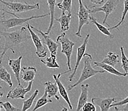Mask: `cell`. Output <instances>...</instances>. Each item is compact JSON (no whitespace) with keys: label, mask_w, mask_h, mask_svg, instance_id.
<instances>
[{"label":"cell","mask_w":128,"mask_h":111,"mask_svg":"<svg viewBox=\"0 0 128 111\" xmlns=\"http://www.w3.org/2000/svg\"><path fill=\"white\" fill-rule=\"evenodd\" d=\"M6 57L8 58L9 67L11 68L12 71L14 74L17 83H18V85H21L20 77V72H21V62L23 57L20 55L16 59H11L7 55H6Z\"/></svg>","instance_id":"obj_12"},{"label":"cell","mask_w":128,"mask_h":111,"mask_svg":"<svg viewBox=\"0 0 128 111\" xmlns=\"http://www.w3.org/2000/svg\"><path fill=\"white\" fill-rule=\"evenodd\" d=\"M90 22L91 23H92L94 25L96 26V28H98V30L100 32H102L103 34H104V35L108 37L109 38L112 39L114 38V35L110 32L109 28L105 27L103 24H100V23H98L97 19H96L94 16H90Z\"/></svg>","instance_id":"obj_21"},{"label":"cell","mask_w":128,"mask_h":111,"mask_svg":"<svg viewBox=\"0 0 128 111\" xmlns=\"http://www.w3.org/2000/svg\"><path fill=\"white\" fill-rule=\"evenodd\" d=\"M92 60V57L90 54L87 53L85 55V60L84 62V67L82 69V73L79 77L78 80H77L76 83H75L73 85H68V91H72L73 88L76 87L78 85L82 84L86 80L91 78L96 75L98 73H104L106 72L104 70L103 71H98V70L94 69L91 66V60Z\"/></svg>","instance_id":"obj_2"},{"label":"cell","mask_w":128,"mask_h":111,"mask_svg":"<svg viewBox=\"0 0 128 111\" xmlns=\"http://www.w3.org/2000/svg\"><path fill=\"white\" fill-rule=\"evenodd\" d=\"M38 93H39V90L36 89L34 91V93H32L29 98L27 99L26 100L23 101V105H22V110L26 111L30 109L32 106V103H34V100H35L36 97L38 96Z\"/></svg>","instance_id":"obj_26"},{"label":"cell","mask_w":128,"mask_h":111,"mask_svg":"<svg viewBox=\"0 0 128 111\" xmlns=\"http://www.w3.org/2000/svg\"><path fill=\"white\" fill-rule=\"evenodd\" d=\"M2 80H0V89H2Z\"/></svg>","instance_id":"obj_38"},{"label":"cell","mask_w":128,"mask_h":111,"mask_svg":"<svg viewBox=\"0 0 128 111\" xmlns=\"http://www.w3.org/2000/svg\"><path fill=\"white\" fill-rule=\"evenodd\" d=\"M46 2H47V5L48 6L50 19L49 26H48V29H47V30H46L45 33L46 34H49V33L50 32L51 30H52V27H53L54 23V19H55L54 14H55V8L57 3L56 0H46Z\"/></svg>","instance_id":"obj_20"},{"label":"cell","mask_w":128,"mask_h":111,"mask_svg":"<svg viewBox=\"0 0 128 111\" xmlns=\"http://www.w3.org/2000/svg\"><path fill=\"white\" fill-rule=\"evenodd\" d=\"M89 87H90V86L89 84H82L80 86L81 92H80V96H79L78 100L77 106H76V111L81 110L85 103L88 101Z\"/></svg>","instance_id":"obj_15"},{"label":"cell","mask_w":128,"mask_h":111,"mask_svg":"<svg viewBox=\"0 0 128 111\" xmlns=\"http://www.w3.org/2000/svg\"><path fill=\"white\" fill-rule=\"evenodd\" d=\"M28 30L26 27H22L20 30L14 31L0 30V35L4 39L3 52L0 55V62H2L3 57L8 50H11L13 53H15L16 48L18 47L22 43L31 39V35L28 33Z\"/></svg>","instance_id":"obj_1"},{"label":"cell","mask_w":128,"mask_h":111,"mask_svg":"<svg viewBox=\"0 0 128 111\" xmlns=\"http://www.w3.org/2000/svg\"><path fill=\"white\" fill-rule=\"evenodd\" d=\"M52 100H51L50 98L48 96V94H47V93L45 91L44 93V95L40 98L38 100L36 101L35 104V106H34V108L32 109L33 111H35L36 110H38V108H41V107H44V105H45L46 104L49 103H52Z\"/></svg>","instance_id":"obj_25"},{"label":"cell","mask_w":128,"mask_h":111,"mask_svg":"<svg viewBox=\"0 0 128 111\" xmlns=\"http://www.w3.org/2000/svg\"><path fill=\"white\" fill-rule=\"evenodd\" d=\"M72 2L73 0H62V2L57 3L56 6L62 12H68V14H72Z\"/></svg>","instance_id":"obj_27"},{"label":"cell","mask_w":128,"mask_h":111,"mask_svg":"<svg viewBox=\"0 0 128 111\" xmlns=\"http://www.w3.org/2000/svg\"><path fill=\"white\" fill-rule=\"evenodd\" d=\"M102 62L109 64L110 66H115L119 62V56L114 52H109L107 55L103 58Z\"/></svg>","instance_id":"obj_23"},{"label":"cell","mask_w":128,"mask_h":111,"mask_svg":"<svg viewBox=\"0 0 128 111\" xmlns=\"http://www.w3.org/2000/svg\"><path fill=\"white\" fill-rule=\"evenodd\" d=\"M90 2L94 3V4L96 5H102V3H103L104 0H89Z\"/></svg>","instance_id":"obj_33"},{"label":"cell","mask_w":128,"mask_h":111,"mask_svg":"<svg viewBox=\"0 0 128 111\" xmlns=\"http://www.w3.org/2000/svg\"><path fill=\"white\" fill-rule=\"evenodd\" d=\"M82 110L83 111H96V108L92 102H87L83 106Z\"/></svg>","instance_id":"obj_32"},{"label":"cell","mask_w":128,"mask_h":111,"mask_svg":"<svg viewBox=\"0 0 128 111\" xmlns=\"http://www.w3.org/2000/svg\"><path fill=\"white\" fill-rule=\"evenodd\" d=\"M117 100L115 98H101L99 97H94L91 100L92 102L100 107L101 111H108L111 108V105L113 102L116 101Z\"/></svg>","instance_id":"obj_13"},{"label":"cell","mask_w":128,"mask_h":111,"mask_svg":"<svg viewBox=\"0 0 128 111\" xmlns=\"http://www.w3.org/2000/svg\"><path fill=\"white\" fill-rule=\"evenodd\" d=\"M48 16H50L49 13L40 15V16H31L26 18H20L18 17H15L14 18H10L8 19H0V30L7 31L8 30L12 28L20 26L24 24H26L29 21L33 19L42 18V17H45Z\"/></svg>","instance_id":"obj_4"},{"label":"cell","mask_w":128,"mask_h":111,"mask_svg":"<svg viewBox=\"0 0 128 111\" xmlns=\"http://www.w3.org/2000/svg\"><path fill=\"white\" fill-rule=\"evenodd\" d=\"M90 37V34H87L86 38L84 39V40L83 43L80 46L77 48V51H76V62H75V67L73 69V73L72 75L68 77V80L70 82H72L73 80V78L75 77V74L76 73V71H77V69L78 67L79 64H80V62L82 60V59L84 57H85L87 53H86V48H87V45L88 44V41H89V39Z\"/></svg>","instance_id":"obj_9"},{"label":"cell","mask_w":128,"mask_h":111,"mask_svg":"<svg viewBox=\"0 0 128 111\" xmlns=\"http://www.w3.org/2000/svg\"><path fill=\"white\" fill-rule=\"evenodd\" d=\"M78 10L76 13L78 19V26L77 31L75 33V35L78 37H82L81 35V30L84 25H88L90 22V10L86 5L83 3L82 0H78Z\"/></svg>","instance_id":"obj_6"},{"label":"cell","mask_w":128,"mask_h":111,"mask_svg":"<svg viewBox=\"0 0 128 111\" xmlns=\"http://www.w3.org/2000/svg\"><path fill=\"white\" fill-rule=\"evenodd\" d=\"M127 104H128V96H127L126 98L124 99H119V101H117L116 103L112 104L111 108L116 107H122V106L126 105Z\"/></svg>","instance_id":"obj_31"},{"label":"cell","mask_w":128,"mask_h":111,"mask_svg":"<svg viewBox=\"0 0 128 111\" xmlns=\"http://www.w3.org/2000/svg\"><path fill=\"white\" fill-rule=\"evenodd\" d=\"M0 80L2 82H4L6 83L10 87H13L11 75L8 72L7 69L3 66L2 62H0Z\"/></svg>","instance_id":"obj_22"},{"label":"cell","mask_w":128,"mask_h":111,"mask_svg":"<svg viewBox=\"0 0 128 111\" xmlns=\"http://www.w3.org/2000/svg\"><path fill=\"white\" fill-rule=\"evenodd\" d=\"M3 93H0V98H1L2 97H3Z\"/></svg>","instance_id":"obj_39"},{"label":"cell","mask_w":128,"mask_h":111,"mask_svg":"<svg viewBox=\"0 0 128 111\" xmlns=\"http://www.w3.org/2000/svg\"><path fill=\"white\" fill-rule=\"evenodd\" d=\"M3 109H4V108H3V105H2V103H0V111L2 110H3Z\"/></svg>","instance_id":"obj_36"},{"label":"cell","mask_w":128,"mask_h":111,"mask_svg":"<svg viewBox=\"0 0 128 111\" xmlns=\"http://www.w3.org/2000/svg\"><path fill=\"white\" fill-rule=\"evenodd\" d=\"M56 42L60 44V46H61V53L64 54L67 58V66L68 67V70L62 73V75H64L73 71L72 69V67H71V57H72L73 51V47H74L75 43L72 41L64 32H62L60 35L57 37Z\"/></svg>","instance_id":"obj_3"},{"label":"cell","mask_w":128,"mask_h":111,"mask_svg":"<svg viewBox=\"0 0 128 111\" xmlns=\"http://www.w3.org/2000/svg\"><path fill=\"white\" fill-rule=\"evenodd\" d=\"M61 75H62V73H59L58 75H53L52 77L54 78L55 82L57 83V84H58L59 93L60 94V95L61 96V97H62V98L64 99V100L67 103L68 107H69L70 108V110H72L73 109V107H72V103H71L69 96H68V93H67V90H66V89L65 88L64 85L61 83V82H60V77Z\"/></svg>","instance_id":"obj_14"},{"label":"cell","mask_w":128,"mask_h":111,"mask_svg":"<svg viewBox=\"0 0 128 111\" xmlns=\"http://www.w3.org/2000/svg\"><path fill=\"white\" fill-rule=\"evenodd\" d=\"M30 27L32 30L39 32L40 34H41V35L43 37V41H44V44H46V47L48 48V50L49 51L51 55H56L57 52H58V48L59 46V44H58V42H54L53 40H52L50 37H49V35H48V34L44 33L41 30L36 28L31 25H30Z\"/></svg>","instance_id":"obj_11"},{"label":"cell","mask_w":128,"mask_h":111,"mask_svg":"<svg viewBox=\"0 0 128 111\" xmlns=\"http://www.w3.org/2000/svg\"><path fill=\"white\" fill-rule=\"evenodd\" d=\"M26 28L28 30L30 35L31 36V40L32 43H34V45L36 48V55L40 58H44L47 55V51L46 48L44 46V43L43 39H42L38 34H36L33 31L32 29L30 27V24L29 23H26Z\"/></svg>","instance_id":"obj_8"},{"label":"cell","mask_w":128,"mask_h":111,"mask_svg":"<svg viewBox=\"0 0 128 111\" xmlns=\"http://www.w3.org/2000/svg\"><path fill=\"white\" fill-rule=\"evenodd\" d=\"M33 81L30 82L28 86L26 87H24L22 85H18L14 89L9 91L8 94H6V99L11 98L13 100L15 99H24L25 96L27 93H30L31 91Z\"/></svg>","instance_id":"obj_10"},{"label":"cell","mask_w":128,"mask_h":111,"mask_svg":"<svg viewBox=\"0 0 128 111\" xmlns=\"http://www.w3.org/2000/svg\"><path fill=\"white\" fill-rule=\"evenodd\" d=\"M72 14H66L64 12H62L59 18H55L54 21L60 23L61 32H64L70 29V24L71 19H72Z\"/></svg>","instance_id":"obj_18"},{"label":"cell","mask_w":128,"mask_h":111,"mask_svg":"<svg viewBox=\"0 0 128 111\" xmlns=\"http://www.w3.org/2000/svg\"><path fill=\"white\" fill-rule=\"evenodd\" d=\"M94 67H100L101 68L103 69V70L106 71V72H108V73H110L112 75H114L116 76H118V77H128V73H122V72H120L118 71L117 69H116L114 67V66H110L109 64H105V63L103 62H94Z\"/></svg>","instance_id":"obj_17"},{"label":"cell","mask_w":128,"mask_h":111,"mask_svg":"<svg viewBox=\"0 0 128 111\" xmlns=\"http://www.w3.org/2000/svg\"><path fill=\"white\" fill-rule=\"evenodd\" d=\"M120 50L121 53V67L123 69L124 72L128 73V58L126 57L125 53H124V49L123 46L120 47Z\"/></svg>","instance_id":"obj_29"},{"label":"cell","mask_w":128,"mask_h":111,"mask_svg":"<svg viewBox=\"0 0 128 111\" xmlns=\"http://www.w3.org/2000/svg\"><path fill=\"white\" fill-rule=\"evenodd\" d=\"M128 12V0H124V9H123L122 13V16H121L120 19V21H118V23H117L116 25H115L113 27H109V30H115V29H117V28L120 26L121 24H122L124 22L125 20L126 16Z\"/></svg>","instance_id":"obj_28"},{"label":"cell","mask_w":128,"mask_h":111,"mask_svg":"<svg viewBox=\"0 0 128 111\" xmlns=\"http://www.w3.org/2000/svg\"><path fill=\"white\" fill-rule=\"evenodd\" d=\"M62 110H68V108H65V107H63V108H62Z\"/></svg>","instance_id":"obj_37"},{"label":"cell","mask_w":128,"mask_h":111,"mask_svg":"<svg viewBox=\"0 0 128 111\" xmlns=\"http://www.w3.org/2000/svg\"></svg>","instance_id":"obj_40"},{"label":"cell","mask_w":128,"mask_h":111,"mask_svg":"<svg viewBox=\"0 0 128 111\" xmlns=\"http://www.w3.org/2000/svg\"><path fill=\"white\" fill-rule=\"evenodd\" d=\"M1 38H2V37H0V40H1ZM3 46H2V45H0V55H1V54H2V52H3Z\"/></svg>","instance_id":"obj_35"},{"label":"cell","mask_w":128,"mask_h":111,"mask_svg":"<svg viewBox=\"0 0 128 111\" xmlns=\"http://www.w3.org/2000/svg\"><path fill=\"white\" fill-rule=\"evenodd\" d=\"M45 91L47 93L48 96L49 98L51 97H55L56 99L58 101L60 100V98L59 96H58V86L56 82L52 83L50 81H46L45 82Z\"/></svg>","instance_id":"obj_19"},{"label":"cell","mask_w":128,"mask_h":111,"mask_svg":"<svg viewBox=\"0 0 128 111\" xmlns=\"http://www.w3.org/2000/svg\"><path fill=\"white\" fill-rule=\"evenodd\" d=\"M40 62L45 65L46 67L51 69L59 68V65L57 62L56 55H51L49 57H46L45 60L40 59Z\"/></svg>","instance_id":"obj_24"},{"label":"cell","mask_w":128,"mask_h":111,"mask_svg":"<svg viewBox=\"0 0 128 111\" xmlns=\"http://www.w3.org/2000/svg\"><path fill=\"white\" fill-rule=\"evenodd\" d=\"M120 0H107L106 3L102 7H97L96 6H93L89 9L90 14H96L99 12H103L104 13V17L103 21V24H106L107 26L110 27L108 24L106 23L108 17L114 12L117 9V7L119 3Z\"/></svg>","instance_id":"obj_7"},{"label":"cell","mask_w":128,"mask_h":111,"mask_svg":"<svg viewBox=\"0 0 128 111\" xmlns=\"http://www.w3.org/2000/svg\"><path fill=\"white\" fill-rule=\"evenodd\" d=\"M21 78L24 82L33 81L37 73L36 68L30 66H24L21 68Z\"/></svg>","instance_id":"obj_16"},{"label":"cell","mask_w":128,"mask_h":111,"mask_svg":"<svg viewBox=\"0 0 128 111\" xmlns=\"http://www.w3.org/2000/svg\"><path fill=\"white\" fill-rule=\"evenodd\" d=\"M0 3L8 10V12L16 14L40 9V4L38 3L30 5L26 2H5L4 0H0Z\"/></svg>","instance_id":"obj_5"},{"label":"cell","mask_w":128,"mask_h":111,"mask_svg":"<svg viewBox=\"0 0 128 111\" xmlns=\"http://www.w3.org/2000/svg\"><path fill=\"white\" fill-rule=\"evenodd\" d=\"M0 103H2L3 105V108L5 111H20L22 110V109H19V108H17L15 106H14L9 101H6V102H2L0 101Z\"/></svg>","instance_id":"obj_30"},{"label":"cell","mask_w":128,"mask_h":111,"mask_svg":"<svg viewBox=\"0 0 128 111\" xmlns=\"http://www.w3.org/2000/svg\"><path fill=\"white\" fill-rule=\"evenodd\" d=\"M5 14H6V13L4 12V9H0V19H4V17H5Z\"/></svg>","instance_id":"obj_34"}]
</instances>
